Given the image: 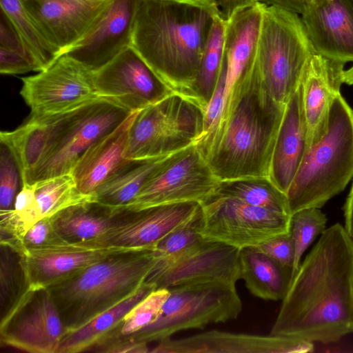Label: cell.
Wrapping results in <instances>:
<instances>
[{"instance_id":"obj_31","label":"cell","mask_w":353,"mask_h":353,"mask_svg":"<svg viewBox=\"0 0 353 353\" xmlns=\"http://www.w3.org/2000/svg\"><path fill=\"white\" fill-rule=\"evenodd\" d=\"M213 194L291 216L286 194L268 176L219 181Z\"/></svg>"},{"instance_id":"obj_3","label":"cell","mask_w":353,"mask_h":353,"mask_svg":"<svg viewBox=\"0 0 353 353\" xmlns=\"http://www.w3.org/2000/svg\"><path fill=\"white\" fill-rule=\"evenodd\" d=\"M217 12L181 0H141L131 46L170 89L189 98Z\"/></svg>"},{"instance_id":"obj_42","label":"cell","mask_w":353,"mask_h":353,"mask_svg":"<svg viewBox=\"0 0 353 353\" xmlns=\"http://www.w3.org/2000/svg\"><path fill=\"white\" fill-rule=\"evenodd\" d=\"M226 78V63L224 59L217 83L211 99L204 111V134L209 132L218 122L224 106L225 88Z\"/></svg>"},{"instance_id":"obj_50","label":"cell","mask_w":353,"mask_h":353,"mask_svg":"<svg viewBox=\"0 0 353 353\" xmlns=\"http://www.w3.org/2000/svg\"><path fill=\"white\" fill-rule=\"evenodd\" d=\"M191 3L204 6H214L216 0H181Z\"/></svg>"},{"instance_id":"obj_15","label":"cell","mask_w":353,"mask_h":353,"mask_svg":"<svg viewBox=\"0 0 353 353\" xmlns=\"http://www.w3.org/2000/svg\"><path fill=\"white\" fill-rule=\"evenodd\" d=\"M240 279V249L204 239L174 258L158 259L145 281L158 289L209 281L235 285Z\"/></svg>"},{"instance_id":"obj_37","label":"cell","mask_w":353,"mask_h":353,"mask_svg":"<svg viewBox=\"0 0 353 353\" xmlns=\"http://www.w3.org/2000/svg\"><path fill=\"white\" fill-rule=\"evenodd\" d=\"M169 294L168 288H158L150 292L125 316L119 327L110 334L130 335L155 321Z\"/></svg>"},{"instance_id":"obj_27","label":"cell","mask_w":353,"mask_h":353,"mask_svg":"<svg viewBox=\"0 0 353 353\" xmlns=\"http://www.w3.org/2000/svg\"><path fill=\"white\" fill-rule=\"evenodd\" d=\"M241 279L254 296L264 300H283L293 279L285 267L256 247L240 250Z\"/></svg>"},{"instance_id":"obj_34","label":"cell","mask_w":353,"mask_h":353,"mask_svg":"<svg viewBox=\"0 0 353 353\" xmlns=\"http://www.w3.org/2000/svg\"><path fill=\"white\" fill-rule=\"evenodd\" d=\"M0 4L1 10L8 17L43 70L61 55V51L40 30L21 0H0Z\"/></svg>"},{"instance_id":"obj_52","label":"cell","mask_w":353,"mask_h":353,"mask_svg":"<svg viewBox=\"0 0 353 353\" xmlns=\"http://www.w3.org/2000/svg\"><path fill=\"white\" fill-rule=\"evenodd\" d=\"M353 6V0H349Z\"/></svg>"},{"instance_id":"obj_45","label":"cell","mask_w":353,"mask_h":353,"mask_svg":"<svg viewBox=\"0 0 353 353\" xmlns=\"http://www.w3.org/2000/svg\"><path fill=\"white\" fill-rule=\"evenodd\" d=\"M0 21V48L35 58L23 41L8 17L2 10H1Z\"/></svg>"},{"instance_id":"obj_40","label":"cell","mask_w":353,"mask_h":353,"mask_svg":"<svg viewBox=\"0 0 353 353\" xmlns=\"http://www.w3.org/2000/svg\"><path fill=\"white\" fill-rule=\"evenodd\" d=\"M65 241L56 231L52 217L43 218L34 223L26 232L22 245L23 250L55 245Z\"/></svg>"},{"instance_id":"obj_23","label":"cell","mask_w":353,"mask_h":353,"mask_svg":"<svg viewBox=\"0 0 353 353\" xmlns=\"http://www.w3.org/2000/svg\"><path fill=\"white\" fill-rule=\"evenodd\" d=\"M306 150V125L299 84L285 105L269 169L268 177L285 194L296 176Z\"/></svg>"},{"instance_id":"obj_51","label":"cell","mask_w":353,"mask_h":353,"mask_svg":"<svg viewBox=\"0 0 353 353\" xmlns=\"http://www.w3.org/2000/svg\"><path fill=\"white\" fill-rule=\"evenodd\" d=\"M311 1H312V0H304L305 3H308V2Z\"/></svg>"},{"instance_id":"obj_47","label":"cell","mask_w":353,"mask_h":353,"mask_svg":"<svg viewBox=\"0 0 353 353\" xmlns=\"http://www.w3.org/2000/svg\"><path fill=\"white\" fill-rule=\"evenodd\" d=\"M259 2L277 6L299 14H302L305 5L304 0H259Z\"/></svg>"},{"instance_id":"obj_46","label":"cell","mask_w":353,"mask_h":353,"mask_svg":"<svg viewBox=\"0 0 353 353\" xmlns=\"http://www.w3.org/2000/svg\"><path fill=\"white\" fill-rule=\"evenodd\" d=\"M259 2V0H216L214 6L219 14L228 21L237 12Z\"/></svg>"},{"instance_id":"obj_28","label":"cell","mask_w":353,"mask_h":353,"mask_svg":"<svg viewBox=\"0 0 353 353\" xmlns=\"http://www.w3.org/2000/svg\"><path fill=\"white\" fill-rule=\"evenodd\" d=\"M145 281L130 296L96 316L83 326L66 332L57 353L88 352L94 345L119 327L125 316L142 299L156 290Z\"/></svg>"},{"instance_id":"obj_8","label":"cell","mask_w":353,"mask_h":353,"mask_svg":"<svg viewBox=\"0 0 353 353\" xmlns=\"http://www.w3.org/2000/svg\"><path fill=\"white\" fill-rule=\"evenodd\" d=\"M203 132L204 109L174 92L137 111L130 128L125 158L166 156L195 143Z\"/></svg>"},{"instance_id":"obj_24","label":"cell","mask_w":353,"mask_h":353,"mask_svg":"<svg viewBox=\"0 0 353 353\" xmlns=\"http://www.w3.org/2000/svg\"><path fill=\"white\" fill-rule=\"evenodd\" d=\"M137 112H132L117 128L93 144L77 163L70 174L81 194L92 196L125 161L129 130Z\"/></svg>"},{"instance_id":"obj_12","label":"cell","mask_w":353,"mask_h":353,"mask_svg":"<svg viewBox=\"0 0 353 353\" xmlns=\"http://www.w3.org/2000/svg\"><path fill=\"white\" fill-rule=\"evenodd\" d=\"M20 94L31 117L73 110L97 98L93 72L65 54L37 74L23 77Z\"/></svg>"},{"instance_id":"obj_9","label":"cell","mask_w":353,"mask_h":353,"mask_svg":"<svg viewBox=\"0 0 353 353\" xmlns=\"http://www.w3.org/2000/svg\"><path fill=\"white\" fill-rule=\"evenodd\" d=\"M132 112L99 97L63 113L47 154L23 183L33 184L70 174L85 152L117 128Z\"/></svg>"},{"instance_id":"obj_21","label":"cell","mask_w":353,"mask_h":353,"mask_svg":"<svg viewBox=\"0 0 353 353\" xmlns=\"http://www.w3.org/2000/svg\"><path fill=\"white\" fill-rule=\"evenodd\" d=\"M301 18L316 52L353 62V6L349 0H312Z\"/></svg>"},{"instance_id":"obj_30","label":"cell","mask_w":353,"mask_h":353,"mask_svg":"<svg viewBox=\"0 0 353 353\" xmlns=\"http://www.w3.org/2000/svg\"><path fill=\"white\" fill-rule=\"evenodd\" d=\"M168 155L145 159H126L93 193L94 201L113 209L125 208L134 199L151 173Z\"/></svg>"},{"instance_id":"obj_29","label":"cell","mask_w":353,"mask_h":353,"mask_svg":"<svg viewBox=\"0 0 353 353\" xmlns=\"http://www.w3.org/2000/svg\"><path fill=\"white\" fill-rule=\"evenodd\" d=\"M118 209L94 201L70 206L52 216L59 235L67 242L94 241L114 223Z\"/></svg>"},{"instance_id":"obj_19","label":"cell","mask_w":353,"mask_h":353,"mask_svg":"<svg viewBox=\"0 0 353 353\" xmlns=\"http://www.w3.org/2000/svg\"><path fill=\"white\" fill-rule=\"evenodd\" d=\"M314 343L300 339L210 330L179 339H164L151 353H306Z\"/></svg>"},{"instance_id":"obj_4","label":"cell","mask_w":353,"mask_h":353,"mask_svg":"<svg viewBox=\"0 0 353 353\" xmlns=\"http://www.w3.org/2000/svg\"><path fill=\"white\" fill-rule=\"evenodd\" d=\"M157 261L154 249L121 251L49 287L68 332L135 292Z\"/></svg>"},{"instance_id":"obj_39","label":"cell","mask_w":353,"mask_h":353,"mask_svg":"<svg viewBox=\"0 0 353 353\" xmlns=\"http://www.w3.org/2000/svg\"><path fill=\"white\" fill-rule=\"evenodd\" d=\"M23 183L21 171L14 155L7 145L1 142L0 210L14 208L15 198Z\"/></svg>"},{"instance_id":"obj_33","label":"cell","mask_w":353,"mask_h":353,"mask_svg":"<svg viewBox=\"0 0 353 353\" xmlns=\"http://www.w3.org/2000/svg\"><path fill=\"white\" fill-rule=\"evenodd\" d=\"M0 314L5 318L30 289L23 250L0 243Z\"/></svg>"},{"instance_id":"obj_14","label":"cell","mask_w":353,"mask_h":353,"mask_svg":"<svg viewBox=\"0 0 353 353\" xmlns=\"http://www.w3.org/2000/svg\"><path fill=\"white\" fill-rule=\"evenodd\" d=\"M93 81L99 97L131 112L174 93L132 46L94 71Z\"/></svg>"},{"instance_id":"obj_22","label":"cell","mask_w":353,"mask_h":353,"mask_svg":"<svg viewBox=\"0 0 353 353\" xmlns=\"http://www.w3.org/2000/svg\"><path fill=\"white\" fill-rule=\"evenodd\" d=\"M48 40L61 54L87 32L108 0H21Z\"/></svg>"},{"instance_id":"obj_41","label":"cell","mask_w":353,"mask_h":353,"mask_svg":"<svg viewBox=\"0 0 353 353\" xmlns=\"http://www.w3.org/2000/svg\"><path fill=\"white\" fill-rule=\"evenodd\" d=\"M43 68L30 56L0 48V72L5 74H19L40 72Z\"/></svg>"},{"instance_id":"obj_6","label":"cell","mask_w":353,"mask_h":353,"mask_svg":"<svg viewBox=\"0 0 353 353\" xmlns=\"http://www.w3.org/2000/svg\"><path fill=\"white\" fill-rule=\"evenodd\" d=\"M314 52L299 14L263 4L252 70L274 101L286 104Z\"/></svg>"},{"instance_id":"obj_1","label":"cell","mask_w":353,"mask_h":353,"mask_svg":"<svg viewBox=\"0 0 353 353\" xmlns=\"http://www.w3.org/2000/svg\"><path fill=\"white\" fill-rule=\"evenodd\" d=\"M353 333V239L337 223L300 264L270 334L323 343Z\"/></svg>"},{"instance_id":"obj_17","label":"cell","mask_w":353,"mask_h":353,"mask_svg":"<svg viewBox=\"0 0 353 353\" xmlns=\"http://www.w3.org/2000/svg\"><path fill=\"white\" fill-rule=\"evenodd\" d=\"M198 202H183L139 210L118 209L114 223L99 243L133 249H154L168 233L191 221L201 210Z\"/></svg>"},{"instance_id":"obj_25","label":"cell","mask_w":353,"mask_h":353,"mask_svg":"<svg viewBox=\"0 0 353 353\" xmlns=\"http://www.w3.org/2000/svg\"><path fill=\"white\" fill-rule=\"evenodd\" d=\"M263 3H256L237 12L227 22L224 59L226 78L224 106L235 85L251 68L257 46Z\"/></svg>"},{"instance_id":"obj_32","label":"cell","mask_w":353,"mask_h":353,"mask_svg":"<svg viewBox=\"0 0 353 353\" xmlns=\"http://www.w3.org/2000/svg\"><path fill=\"white\" fill-rule=\"evenodd\" d=\"M227 21L216 13L211 26L199 74L189 98L205 111L218 81L224 55Z\"/></svg>"},{"instance_id":"obj_10","label":"cell","mask_w":353,"mask_h":353,"mask_svg":"<svg viewBox=\"0 0 353 353\" xmlns=\"http://www.w3.org/2000/svg\"><path fill=\"white\" fill-rule=\"evenodd\" d=\"M200 233L240 250L290 232V215L212 194L201 203Z\"/></svg>"},{"instance_id":"obj_20","label":"cell","mask_w":353,"mask_h":353,"mask_svg":"<svg viewBox=\"0 0 353 353\" xmlns=\"http://www.w3.org/2000/svg\"><path fill=\"white\" fill-rule=\"evenodd\" d=\"M344 63L316 51L301 80V102L307 132V150L325 134L333 100L340 94Z\"/></svg>"},{"instance_id":"obj_38","label":"cell","mask_w":353,"mask_h":353,"mask_svg":"<svg viewBox=\"0 0 353 353\" xmlns=\"http://www.w3.org/2000/svg\"><path fill=\"white\" fill-rule=\"evenodd\" d=\"M201 219V208L191 221L161 239L154 249L158 259L174 258L204 240L199 230Z\"/></svg>"},{"instance_id":"obj_2","label":"cell","mask_w":353,"mask_h":353,"mask_svg":"<svg viewBox=\"0 0 353 353\" xmlns=\"http://www.w3.org/2000/svg\"><path fill=\"white\" fill-rule=\"evenodd\" d=\"M285 105L252 70L232 90L215 126L194 144L219 181L268 176Z\"/></svg>"},{"instance_id":"obj_36","label":"cell","mask_w":353,"mask_h":353,"mask_svg":"<svg viewBox=\"0 0 353 353\" xmlns=\"http://www.w3.org/2000/svg\"><path fill=\"white\" fill-rule=\"evenodd\" d=\"M326 216L320 208H305L291 215L290 234L294 248L293 278L299 268L303 254L314 239L326 229Z\"/></svg>"},{"instance_id":"obj_5","label":"cell","mask_w":353,"mask_h":353,"mask_svg":"<svg viewBox=\"0 0 353 353\" xmlns=\"http://www.w3.org/2000/svg\"><path fill=\"white\" fill-rule=\"evenodd\" d=\"M353 177V110L341 94L331 105L327 130L306 152L286 196L291 215L321 208Z\"/></svg>"},{"instance_id":"obj_11","label":"cell","mask_w":353,"mask_h":353,"mask_svg":"<svg viewBox=\"0 0 353 353\" xmlns=\"http://www.w3.org/2000/svg\"><path fill=\"white\" fill-rule=\"evenodd\" d=\"M219 182L194 143L167 156L134 199L121 209L134 211L176 203H202L214 194Z\"/></svg>"},{"instance_id":"obj_26","label":"cell","mask_w":353,"mask_h":353,"mask_svg":"<svg viewBox=\"0 0 353 353\" xmlns=\"http://www.w3.org/2000/svg\"><path fill=\"white\" fill-rule=\"evenodd\" d=\"M61 114L31 117L12 131H1L0 141L8 146L21 171L23 181L39 165L47 154Z\"/></svg>"},{"instance_id":"obj_35","label":"cell","mask_w":353,"mask_h":353,"mask_svg":"<svg viewBox=\"0 0 353 353\" xmlns=\"http://www.w3.org/2000/svg\"><path fill=\"white\" fill-rule=\"evenodd\" d=\"M34 183L36 204L41 219L52 217L70 206L94 201L92 196L84 195L78 190L71 174Z\"/></svg>"},{"instance_id":"obj_43","label":"cell","mask_w":353,"mask_h":353,"mask_svg":"<svg viewBox=\"0 0 353 353\" xmlns=\"http://www.w3.org/2000/svg\"><path fill=\"white\" fill-rule=\"evenodd\" d=\"M256 248L281 265L292 269L294 248L290 232L276 236Z\"/></svg>"},{"instance_id":"obj_48","label":"cell","mask_w":353,"mask_h":353,"mask_svg":"<svg viewBox=\"0 0 353 353\" xmlns=\"http://www.w3.org/2000/svg\"><path fill=\"white\" fill-rule=\"evenodd\" d=\"M345 228L353 239V183L344 205Z\"/></svg>"},{"instance_id":"obj_49","label":"cell","mask_w":353,"mask_h":353,"mask_svg":"<svg viewBox=\"0 0 353 353\" xmlns=\"http://www.w3.org/2000/svg\"><path fill=\"white\" fill-rule=\"evenodd\" d=\"M343 83L353 85V65L347 70H345L343 74Z\"/></svg>"},{"instance_id":"obj_7","label":"cell","mask_w":353,"mask_h":353,"mask_svg":"<svg viewBox=\"0 0 353 353\" xmlns=\"http://www.w3.org/2000/svg\"><path fill=\"white\" fill-rule=\"evenodd\" d=\"M168 289L169 296L156 321L125 336L146 343L159 342L183 330L236 319L242 310L234 284L209 281Z\"/></svg>"},{"instance_id":"obj_13","label":"cell","mask_w":353,"mask_h":353,"mask_svg":"<svg viewBox=\"0 0 353 353\" xmlns=\"http://www.w3.org/2000/svg\"><path fill=\"white\" fill-rule=\"evenodd\" d=\"M67 332L46 288H30L0 321L1 343L30 353H57Z\"/></svg>"},{"instance_id":"obj_18","label":"cell","mask_w":353,"mask_h":353,"mask_svg":"<svg viewBox=\"0 0 353 353\" xmlns=\"http://www.w3.org/2000/svg\"><path fill=\"white\" fill-rule=\"evenodd\" d=\"M134 250L108 245L96 241H64L23 251L30 288H46L82 272L116 252Z\"/></svg>"},{"instance_id":"obj_16","label":"cell","mask_w":353,"mask_h":353,"mask_svg":"<svg viewBox=\"0 0 353 353\" xmlns=\"http://www.w3.org/2000/svg\"><path fill=\"white\" fill-rule=\"evenodd\" d=\"M141 0H108L85 34L64 54L94 72L131 46Z\"/></svg>"},{"instance_id":"obj_44","label":"cell","mask_w":353,"mask_h":353,"mask_svg":"<svg viewBox=\"0 0 353 353\" xmlns=\"http://www.w3.org/2000/svg\"><path fill=\"white\" fill-rule=\"evenodd\" d=\"M148 343L135 341L122 336L109 334L94 345L89 352L105 353H148Z\"/></svg>"}]
</instances>
